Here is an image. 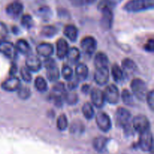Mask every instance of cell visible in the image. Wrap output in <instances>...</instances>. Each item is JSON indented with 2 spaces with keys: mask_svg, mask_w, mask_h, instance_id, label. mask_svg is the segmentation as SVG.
<instances>
[{
  "mask_svg": "<svg viewBox=\"0 0 154 154\" xmlns=\"http://www.w3.org/2000/svg\"><path fill=\"white\" fill-rule=\"evenodd\" d=\"M56 65L57 64H56L55 60H54V59L50 58V57L49 58H46L45 61H44V66H45V67L46 68V69L51 67V66H56Z\"/></svg>",
  "mask_w": 154,
  "mask_h": 154,
  "instance_id": "bcb514c9",
  "label": "cell"
},
{
  "mask_svg": "<svg viewBox=\"0 0 154 154\" xmlns=\"http://www.w3.org/2000/svg\"><path fill=\"white\" fill-rule=\"evenodd\" d=\"M69 1L75 6H84L91 5L96 2L98 0H69Z\"/></svg>",
  "mask_w": 154,
  "mask_h": 154,
  "instance_id": "ab89813d",
  "label": "cell"
},
{
  "mask_svg": "<svg viewBox=\"0 0 154 154\" xmlns=\"http://www.w3.org/2000/svg\"><path fill=\"white\" fill-rule=\"evenodd\" d=\"M131 89L135 97L140 101L145 99L147 94V84L140 78H135L131 82Z\"/></svg>",
  "mask_w": 154,
  "mask_h": 154,
  "instance_id": "7a4b0ae2",
  "label": "cell"
},
{
  "mask_svg": "<svg viewBox=\"0 0 154 154\" xmlns=\"http://www.w3.org/2000/svg\"><path fill=\"white\" fill-rule=\"evenodd\" d=\"M123 0H102L98 5V8L100 9L103 7H108L112 9L118 5Z\"/></svg>",
  "mask_w": 154,
  "mask_h": 154,
  "instance_id": "e575fe53",
  "label": "cell"
},
{
  "mask_svg": "<svg viewBox=\"0 0 154 154\" xmlns=\"http://www.w3.org/2000/svg\"><path fill=\"white\" fill-rule=\"evenodd\" d=\"M8 36V29L5 24L0 22V42H4Z\"/></svg>",
  "mask_w": 154,
  "mask_h": 154,
  "instance_id": "b9f144b4",
  "label": "cell"
},
{
  "mask_svg": "<svg viewBox=\"0 0 154 154\" xmlns=\"http://www.w3.org/2000/svg\"><path fill=\"white\" fill-rule=\"evenodd\" d=\"M111 75L116 82H120L123 79V71L117 64H114L111 67Z\"/></svg>",
  "mask_w": 154,
  "mask_h": 154,
  "instance_id": "83f0119b",
  "label": "cell"
},
{
  "mask_svg": "<svg viewBox=\"0 0 154 154\" xmlns=\"http://www.w3.org/2000/svg\"><path fill=\"white\" fill-rule=\"evenodd\" d=\"M58 32V30L55 26L51 25L45 26L42 27V31H41V35L43 37L46 38H52L55 36Z\"/></svg>",
  "mask_w": 154,
  "mask_h": 154,
  "instance_id": "4316f807",
  "label": "cell"
},
{
  "mask_svg": "<svg viewBox=\"0 0 154 154\" xmlns=\"http://www.w3.org/2000/svg\"><path fill=\"white\" fill-rule=\"evenodd\" d=\"M121 98L123 100V103L128 106H132L134 104V98L132 93L127 90V89H124L122 91L121 93Z\"/></svg>",
  "mask_w": 154,
  "mask_h": 154,
  "instance_id": "4dcf8cb0",
  "label": "cell"
},
{
  "mask_svg": "<svg viewBox=\"0 0 154 154\" xmlns=\"http://www.w3.org/2000/svg\"><path fill=\"white\" fill-rule=\"evenodd\" d=\"M99 10L102 12V17L100 20L101 26L104 30H110L114 22V14L112 9L108 7H103Z\"/></svg>",
  "mask_w": 154,
  "mask_h": 154,
  "instance_id": "277c9868",
  "label": "cell"
},
{
  "mask_svg": "<svg viewBox=\"0 0 154 154\" xmlns=\"http://www.w3.org/2000/svg\"><path fill=\"white\" fill-rule=\"evenodd\" d=\"M64 35L72 42H76L78 38V31L77 27L73 24H69L65 26L64 30H63Z\"/></svg>",
  "mask_w": 154,
  "mask_h": 154,
  "instance_id": "d6986e66",
  "label": "cell"
},
{
  "mask_svg": "<svg viewBox=\"0 0 154 154\" xmlns=\"http://www.w3.org/2000/svg\"><path fill=\"white\" fill-rule=\"evenodd\" d=\"M20 80L15 76L8 78L7 80L3 81L1 84V87L2 88V90L8 92L17 91L20 88Z\"/></svg>",
  "mask_w": 154,
  "mask_h": 154,
  "instance_id": "8fae6325",
  "label": "cell"
},
{
  "mask_svg": "<svg viewBox=\"0 0 154 154\" xmlns=\"http://www.w3.org/2000/svg\"><path fill=\"white\" fill-rule=\"evenodd\" d=\"M17 94L20 99L23 100H26L31 96V91L29 88L26 87H20V88L17 90Z\"/></svg>",
  "mask_w": 154,
  "mask_h": 154,
  "instance_id": "f35d334b",
  "label": "cell"
},
{
  "mask_svg": "<svg viewBox=\"0 0 154 154\" xmlns=\"http://www.w3.org/2000/svg\"><path fill=\"white\" fill-rule=\"evenodd\" d=\"M36 13H37L38 16L43 19L44 20H48L52 15V11H51V8L47 5L41 6L37 10Z\"/></svg>",
  "mask_w": 154,
  "mask_h": 154,
  "instance_id": "484cf974",
  "label": "cell"
},
{
  "mask_svg": "<svg viewBox=\"0 0 154 154\" xmlns=\"http://www.w3.org/2000/svg\"><path fill=\"white\" fill-rule=\"evenodd\" d=\"M96 123L98 128L103 132H108L112 126L110 117L103 111H100L96 114Z\"/></svg>",
  "mask_w": 154,
  "mask_h": 154,
  "instance_id": "8992f818",
  "label": "cell"
},
{
  "mask_svg": "<svg viewBox=\"0 0 154 154\" xmlns=\"http://www.w3.org/2000/svg\"><path fill=\"white\" fill-rule=\"evenodd\" d=\"M63 100L66 101L69 105H73L78 102V96L77 93H74V92H67L65 93L64 96H63Z\"/></svg>",
  "mask_w": 154,
  "mask_h": 154,
  "instance_id": "d6a6232c",
  "label": "cell"
},
{
  "mask_svg": "<svg viewBox=\"0 0 154 154\" xmlns=\"http://www.w3.org/2000/svg\"><path fill=\"white\" fill-rule=\"evenodd\" d=\"M42 62L38 56L35 54H30L27 57L26 60V67L30 71L33 72H38L42 69Z\"/></svg>",
  "mask_w": 154,
  "mask_h": 154,
  "instance_id": "5bb4252c",
  "label": "cell"
},
{
  "mask_svg": "<svg viewBox=\"0 0 154 154\" xmlns=\"http://www.w3.org/2000/svg\"><path fill=\"white\" fill-rule=\"evenodd\" d=\"M69 47L68 42L64 38H60L57 42V55L60 60H63L67 55Z\"/></svg>",
  "mask_w": 154,
  "mask_h": 154,
  "instance_id": "e0dca14e",
  "label": "cell"
},
{
  "mask_svg": "<svg viewBox=\"0 0 154 154\" xmlns=\"http://www.w3.org/2000/svg\"><path fill=\"white\" fill-rule=\"evenodd\" d=\"M20 75L25 82H30L32 81V75L30 71L26 67H22L20 69Z\"/></svg>",
  "mask_w": 154,
  "mask_h": 154,
  "instance_id": "60d3db41",
  "label": "cell"
},
{
  "mask_svg": "<svg viewBox=\"0 0 154 154\" xmlns=\"http://www.w3.org/2000/svg\"><path fill=\"white\" fill-rule=\"evenodd\" d=\"M146 99H147V105H149L150 109L153 111L154 108V91L153 90H150V92H148L146 96Z\"/></svg>",
  "mask_w": 154,
  "mask_h": 154,
  "instance_id": "7bdbcfd3",
  "label": "cell"
},
{
  "mask_svg": "<svg viewBox=\"0 0 154 154\" xmlns=\"http://www.w3.org/2000/svg\"><path fill=\"white\" fill-rule=\"evenodd\" d=\"M91 100L96 108H102L105 102L104 92L98 88L93 89L91 92Z\"/></svg>",
  "mask_w": 154,
  "mask_h": 154,
  "instance_id": "9a60e30c",
  "label": "cell"
},
{
  "mask_svg": "<svg viewBox=\"0 0 154 154\" xmlns=\"http://www.w3.org/2000/svg\"><path fill=\"white\" fill-rule=\"evenodd\" d=\"M131 118V113L129 110L124 108H117L115 114V121L117 126L120 127H126L129 124V120Z\"/></svg>",
  "mask_w": 154,
  "mask_h": 154,
  "instance_id": "5b68a950",
  "label": "cell"
},
{
  "mask_svg": "<svg viewBox=\"0 0 154 154\" xmlns=\"http://www.w3.org/2000/svg\"><path fill=\"white\" fill-rule=\"evenodd\" d=\"M122 70L124 71L125 73L129 75L132 74L136 71L137 66L135 62L129 58H126L122 61Z\"/></svg>",
  "mask_w": 154,
  "mask_h": 154,
  "instance_id": "7402d4cb",
  "label": "cell"
},
{
  "mask_svg": "<svg viewBox=\"0 0 154 154\" xmlns=\"http://www.w3.org/2000/svg\"><path fill=\"white\" fill-rule=\"evenodd\" d=\"M84 126L81 122L75 121L71 125L70 132L73 134H81L84 132Z\"/></svg>",
  "mask_w": 154,
  "mask_h": 154,
  "instance_id": "8d00e7d4",
  "label": "cell"
},
{
  "mask_svg": "<svg viewBox=\"0 0 154 154\" xmlns=\"http://www.w3.org/2000/svg\"><path fill=\"white\" fill-rule=\"evenodd\" d=\"M66 92L65 89V85L62 82H57L53 87V94L59 95V96H64L65 93Z\"/></svg>",
  "mask_w": 154,
  "mask_h": 154,
  "instance_id": "d590c367",
  "label": "cell"
},
{
  "mask_svg": "<svg viewBox=\"0 0 154 154\" xmlns=\"http://www.w3.org/2000/svg\"><path fill=\"white\" fill-rule=\"evenodd\" d=\"M0 53L8 59H14L17 50L13 43L10 42H0Z\"/></svg>",
  "mask_w": 154,
  "mask_h": 154,
  "instance_id": "4fadbf2b",
  "label": "cell"
},
{
  "mask_svg": "<svg viewBox=\"0 0 154 154\" xmlns=\"http://www.w3.org/2000/svg\"><path fill=\"white\" fill-rule=\"evenodd\" d=\"M89 69L84 63H78L75 67V75L78 81H85L88 77Z\"/></svg>",
  "mask_w": 154,
  "mask_h": 154,
  "instance_id": "ac0fdd59",
  "label": "cell"
},
{
  "mask_svg": "<svg viewBox=\"0 0 154 154\" xmlns=\"http://www.w3.org/2000/svg\"><path fill=\"white\" fill-rule=\"evenodd\" d=\"M15 48L20 53L25 54V55H29L31 54V48L28 42L24 39L17 40V42H16V45H15Z\"/></svg>",
  "mask_w": 154,
  "mask_h": 154,
  "instance_id": "cb8c5ba5",
  "label": "cell"
},
{
  "mask_svg": "<svg viewBox=\"0 0 154 154\" xmlns=\"http://www.w3.org/2000/svg\"><path fill=\"white\" fill-rule=\"evenodd\" d=\"M81 47L84 54L87 55H93L97 48V42L92 36H86L81 40Z\"/></svg>",
  "mask_w": 154,
  "mask_h": 154,
  "instance_id": "30bf717a",
  "label": "cell"
},
{
  "mask_svg": "<svg viewBox=\"0 0 154 154\" xmlns=\"http://www.w3.org/2000/svg\"><path fill=\"white\" fill-rule=\"evenodd\" d=\"M68 125H69V122H68V118L66 114H60L57 120V129L60 131H65L67 129Z\"/></svg>",
  "mask_w": 154,
  "mask_h": 154,
  "instance_id": "1f68e13d",
  "label": "cell"
},
{
  "mask_svg": "<svg viewBox=\"0 0 154 154\" xmlns=\"http://www.w3.org/2000/svg\"><path fill=\"white\" fill-rule=\"evenodd\" d=\"M62 75L66 81H69L72 79L73 78V71H72V68L66 64L63 65V68H62Z\"/></svg>",
  "mask_w": 154,
  "mask_h": 154,
  "instance_id": "74e56055",
  "label": "cell"
},
{
  "mask_svg": "<svg viewBox=\"0 0 154 154\" xmlns=\"http://www.w3.org/2000/svg\"><path fill=\"white\" fill-rule=\"evenodd\" d=\"M66 57H67L69 63H70L71 64H76L81 58V52L78 48L73 47L69 50Z\"/></svg>",
  "mask_w": 154,
  "mask_h": 154,
  "instance_id": "603a6c76",
  "label": "cell"
},
{
  "mask_svg": "<svg viewBox=\"0 0 154 154\" xmlns=\"http://www.w3.org/2000/svg\"><path fill=\"white\" fill-rule=\"evenodd\" d=\"M104 96H105V102L112 105H115L120 100V92L117 86L114 84L108 85L105 88Z\"/></svg>",
  "mask_w": 154,
  "mask_h": 154,
  "instance_id": "52a82bcc",
  "label": "cell"
},
{
  "mask_svg": "<svg viewBox=\"0 0 154 154\" xmlns=\"http://www.w3.org/2000/svg\"><path fill=\"white\" fill-rule=\"evenodd\" d=\"M94 80L97 84L103 86L109 81V69L108 67L96 69L94 74Z\"/></svg>",
  "mask_w": 154,
  "mask_h": 154,
  "instance_id": "7c38bea8",
  "label": "cell"
},
{
  "mask_svg": "<svg viewBox=\"0 0 154 154\" xmlns=\"http://www.w3.org/2000/svg\"><path fill=\"white\" fill-rule=\"evenodd\" d=\"M23 8V3L18 0H15L6 6L5 11L9 17L14 19H17L22 15Z\"/></svg>",
  "mask_w": 154,
  "mask_h": 154,
  "instance_id": "9c48e42d",
  "label": "cell"
},
{
  "mask_svg": "<svg viewBox=\"0 0 154 154\" xmlns=\"http://www.w3.org/2000/svg\"><path fill=\"white\" fill-rule=\"evenodd\" d=\"M21 25L24 27V28L29 29L34 25V21H33L32 17L30 14H26L21 17Z\"/></svg>",
  "mask_w": 154,
  "mask_h": 154,
  "instance_id": "836d02e7",
  "label": "cell"
},
{
  "mask_svg": "<svg viewBox=\"0 0 154 154\" xmlns=\"http://www.w3.org/2000/svg\"><path fill=\"white\" fill-rule=\"evenodd\" d=\"M60 70L57 65L47 69V77L51 82H55L60 78Z\"/></svg>",
  "mask_w": 154,
  "mask_h": 154,
  "instance_id": "d4e9b609",
  "label": "cell"
},
{
  "mask_svg": "<svg viewBox=\"0 0 154 154\" xmlns=\"http://www.w3.org/2000/svg\"><path fill=\"white\" fill-rule=\"evenodd\" d=\"M36 52L42 57L49 58L54 53V47L51 44L43 42L38 45L36 48Z\"/></svg>",
  "mask_w": 154,
  "mask_h": 154,
  "instance_id": "2e32d148",
  "label": "cell"
},
{
  "mask_svg": "<svg viewBox=\"0 0 154 154\" xmlns=\"http://www.w3.org/2000/svg\"><path fill=\"white\" fill-rule=\"evenodd\" d=\"M154 0H129L123 6V10L129 13H138L152 10Z\"/></svg>",
  "mask_w": 154,
  "mask_h": 154,
  "instance_id": "6da1fadb",
  "label": "cell"
},
{
  "mask_svg": "<svg viewBox=\"0 0 154 154\" xmlns=\"http://www.w3.org/2000/svg\"><path fill=\"white\" fill-rule=\"evenodd\" d=\"M132 126L138 133H142L150 129V123L148 118L144 115H138L132 120Z\"/></svg>",
  "mask_w": 154,
  "mask_h": 154,
  "instance_id": "ba28073f",
  "label": "cell"
},
{
  "mask_svg": "<svg viewBox=\"0 0 154 154\" xmlns=\"http://www.w3.org/2000/svg\"><path fill=\"white\" fill-rule=\"evenodd\" d=\"M107 143H108V139L105 137H96L93 141V147L96 151L99 152V153H102L105 150Z\"/></svg>",
  "mask_w": 154,
  "mask_h": 154,
  "instance_id": "44dd1931",
  "label": "cell"
},
{
  "mask_svg": "<svg viewBox=\"0 0 154 154\" xmlns=\"http://www.w3.org/2000/svg\"><path fill=\"white\" fill-rule=\"evenodd\" d=\"M82 112L84 117H85L86 119H87V120H92V119L94 117V108H93V105L90 103H89V102H86V103H84V105H83Z\"/></svg>",
  "mask_w": 154,
  "mask_h": 154,
  "instance_id": "f1b7e54d",
  "label": "cell"
},
{
  "mask_svg": "<svg viewBox=\"0 0 154 154\" xmlns=\"http://www.w3.org/2000/svg\"><path fill=\"white\" fill-rule=\"evenodd\" d=\"M90 87L88 85V84H84L81 87V91L84 93V94H87V93L90 92Z\"/></svg>",
  "mask_w": 154,
  "mask_h": 154,
  "instance_id": "c3c4849f",
  "label": "cell"
},
{
  "mask_svg": "<svg viewBox=\"0 0 154 154\" xmlns=\"http://www.w3.org/2000/svg\"><path fill=\"white\" fill-rule=\"evenodd\" d=\"M17 72V65L15 63H12L11 66V69L9 70V75L11 77L14 76L15 74Z\"/></svg>",
  "mask_w": 154,
  "mask_h": 154,
  "instance_id": "7dc6e473",
  "label": "cell"
},
{
  "mask_svg": "<svg viewBox=\"0 0 154 154\" xmlns=\"http://www.w3.org/2000/svg\"><path fill=\"white\" fill-rule=\"evenodd\" d=\"M138 146L144 152L152 151L153 147V133L150 129L140 133L138 139Z\"/></svg>",
  "mask_w": 154,
  "mask_h": 154,
  "instance_id": "3957f363",
  "label": "cell"
},
{
  "mask_svg": "<svg viewBox=\"0 0 154 154\" xmlns=\"http://www.w3.org/2000/svg\"><path fill=\"white\" fill-rule=\"evenodd\" d=\"M35 87L36 90L41 93L47 91L48 90V84L45 78L42 76H38L35 80Z\"/></svg>",
  "mask_w": 154,
  "mask_h": 154,
  "instance_id": "f546056e",
  "label": "cell"
},
{
  "mask_svg": "<svg viewBox=\"0 0 154 154\" xmlns=\"http://www.w3.org/2000/svg\"><path fill=\"white\" fill-rule=\"evenodd\" d=\"M144 49L145 51H148V52L153 53L154 51V41L153 38L149 39L147 42V43L144 45Z\"/></svg>",
  "mask_w": 154,
  "mask_h": 154,
  "instance_id": "f6af8a7d",
  "label": "cell"
},
{
  "mask_svg": "<svg viewBox=\"0 0 154 154\" xmlns=\"http://www.w3.org/2000/svg\"><path fill=\"white\" fill-rule=\"evenodd\" d=\"M94 65L96 69L108 67V58L106 54L102 52L97 53L95 56Z\"/></svg>",
  "mask_w": 154,
  "mask_h": 154,
  "instance_id": "ffe728a7",
  "label": "cell"
},
{
  "mask_svg": "<svg viewBox=\"0 0 154 154\" xmlns=\"http://www.w3.org/2000/svg\"><path fill=\"white\" fill-rule=\"evenodd\" d=\"M69 83H68V88H69V90H74L75 89H76L78 86V83H79V81L75 78H72V79L69 80Z\"/></svg>",
  "mask_w": 154,
  "mask_h": 154,
  "instance_id": "ee69618b",
  "label": "cell"
}]
</instances>
